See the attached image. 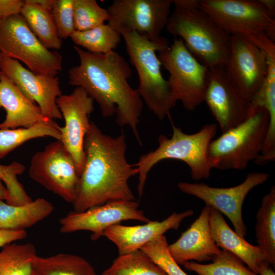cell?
<instances>
[{
    "mask_svg": "<svg viewBox=\"0 0 275 275\" xmlns=\"http://www.w3.org/2000/svg\"><path fill=\"white\" fill-rule=\"evenodd\" d=\"M60 128L54 120L50 119L31 127L0 129V159L33 139L50 136L60 141Z\"/></svg>",
    "mask_w": 275,
    "mask_h": 275,
    "instance_id": "27",
    "label": "cell"
},
{
    "mask_svg": "<svg viewBox=\"0 0 275 275\" xmlns=\"http://www.w3.org/2000/svg\"><path fill=\"white\" fill-rule=\"evenodd\" d=\"M0 53L36 74L56 76L62 70L61 54L45 47L20 14L0 21Z\"/></svg>",
    "mask_w": 275,
    "mask_h": 275,
    "instance_id": "8",
    "label": "cell"
},
{
    "mask_svg": "<svg viewBox=\"0 0 275 275\" xmlns=\"http://www.w3.org/2000/svg\"><path fill=\"white\" fill-rule=\"evenodd\" d=\"M224 66L232 84L252 104L267 74L268 62L265 53L249 40L233 35Z\"/></svg>",
    "mask_w": 275,
    "mask_h": 275,
    "instance_id": "13",
    "label": "cell"
},
{
    "mask_svg": "<svg viewBox=\"0 0 275 275\" xmlns=\"http://www.w3.org/2000/svg\"><path fill=\"white\" fill-rule=\"evenodd\" d=\"M73 0H54L51 13L58 35L66 39L75 31L74 24Z\"/></svg>",
    "mask_w": 275,
    "mask_h": 275,
    "instance_id": "34",
    "label": "cell"
},
{
    "mask_svg": "<svg viewBox=\"0 0 275 275\" xmlns=\"http://www.w3.org/2000/svg\"><path fill=\"white\" fill-rule=\"evenodd\" d=\"M135 201H113L81 212L72 211L60 220V231L68 233L86 230L92 232L91 239L97 240L111 226L124 221L148 223L151 220L139 209Z\"/></svg>",
    "mask_w": 275,
    "mask_h": 275,
    "instance_id": "15",
    "label": "cell"
},
{
    "mask_svg": "<svg viewBox=\"0 0 275 275\" xmlns=\"http://www.w3.org/2000/svg\"><path fill=\"white\" fill-rule=\"evenodd\" d=\"M54 206L44 198L13 205L0 201V229L25 230L48 216Z\"/></svg>",
    "mask_w": 275,
    "mask_h": 275,
    "instance_id": "22",
    "label": "cell"
},
{
    "mask_svg": "<svg viewBox=\"0 0 275 275\" xmlns=\"http://www.w3.org/2000/svg\"><path fill=\"white\" fill-rule=\"evenodd\" d=\"M2 57H3V54L1 53H0V75L2 73V70H1V61H2Z\"/></svg>",
    "mask_w": 275,
    "mask_h": 275,
    "instance_id": "41",
    "label": "cell"
},
{
    "mask_svg": "<svg viewBox=\"0 0 275 275\" xmlns=\"http://www.w3.org/2000/svg\"><path fill=\"white\" fill-rule=\"evenodd\" d=\"M269 177L267 173L253 172L248 174L241 183L230 187H214L203 183L187 182H179L178 187L182 192L201 199L206 205L226 215L235 232L244 238L246 227L242 216L244 201L252 189L265 183Z\"/></svg>",
    "mask_w": 275,
    "mask_h": 275,
    "instance_id": "11",
    "label": "cell"
},
{
    "mask_svg": "<svg viewBox=\"0 0 275 275\" xmlns=\"http://www.w3.org/2000/svg\"><path fill=\"white\" fill-rule=\"evenodd\" d=\"M199 7L223 30L246 39L265 34L274 42L275 20L259 1L199 0Z\"/></svg>",
    "mask_w": 275,
    "mask_h": 275,
    "instance_id": "9",
    "label": "cell"
},
{
    "mask_svg": "<svg viewBox=\"0 0 275 275\" xmlns=\"http://www.w3.org/2000/svg\"><path fill=\"white\" fill-rule=\"evenodd\" d=\"M27 236L25 230H10L0 229V248Z\"/></svg>",
    "mask_w": 275,
    "mask_h": 275,
    "instance_id": "36",
    "label": "cell"
},
{
    "mask_svg": "<svg viewBox=\"0 0 275 275\" xmlns=\"http://www.w3.org/2000/svg\"><path fill=\"white\" fill-rule=\"evenodd\" d=\"M212 261L207 264L188 261L183 265L186 270L198 275H258L246 267L238 257L224 250H221Z\"/></svg>",
    "mask_w": 275,
    "mask_h": 275,
    "instance_id": "30",
    "label": "cell"
},
{
    "mask_svg": "<svg viewBox=\"0 0 275 275\" xmlns=\"http://www.w3.org/2000/svg\"><path fill=\"white\" fill-rule=\"evenodd\" d=\"M36 275H97L86 259L78 255L60 253L48 257L37 256Z\"/></svg>",
    "mask_w": 275,
    "mask_h": 275,
    "instance_id": "25",
    "label": "cell"
},
{
    "mask_svg": "<svg viewBox=\"0 0 275 275\" xmlns=\"http://www.w3.org/2000/svg\"><path fill=\"white\" fill-rule=\"evenodd\" d=\"M269 115L263 107L238 125L210 143L208 156L212 169L243 170L260 154L265 141Z\"/></svg>",
    "mask_w": 275,
    "mask_h": 275,
    "instance_id": "6",
    "label": "cell"
},
{
    "mask_svg": "<svg viewBox=\"0 0 275 275\" xmlns=\"http://www.w3.org/2000/svg\"><path fill=\"white\" fill-rule=\"evenodd\" d=\"M166 30L181 39L191 54L208 69L225 66L231 36L199 7V0H174Z\"/></svg>",
    "mask_w": 275,
    "mask_h": 275,
    "instance_id": "3",
    "label": "cell"
},
{
    "mask_svg": "<svg viewBox=\"0 0 275 275\" xmlns=\"http://www.w3.org/2000/svg\"><path fill=\"white\" fill-rule=\"evenodd\" d=\"M210 210V207L206 205L190 227L175 242L169 244L170 253L178 264L193 260L200 262L212 260L221 253L212 236Z\"/></svg>",
    "mask_w": 275,
    "mask_h": 275,
    "instance_id": "18",
    "label": "cell"
},
{
    "mask_svg": "<svg viewBox=\"0 0 275 275\" xmlns=\"http://www.w3.org/2000/svg\"><path fill=\"white\" fill-rule=\"evenodd\" d=\"M193 214L192 210H188L180 213L174 212L161 222L151 220L136 226L118 224L107 228L103 236L117 246L119 255H124L140 249L169 230L178 229L183 220Z\"/></svg>",
    "mask_w": 275,
    "mask_h": 275,
    "instance_id": "19",
    "label": "cell"
},
{
    "mask_svg": "<svg viewBox=\"0 0 275 275\" xmlns=\"http://www.w3.org/2000/svg\"><path fill=\"white\" fill-rule=\"evenodd\" d=\"M29 175L65 201L73 203L79 176L74 161L63 144L56 140L32 157Z\"/></svg>",
    "mask_w": 275,
    "mask_h": 275,
    "instance_id": "10",
    "label": "cell"
},
{
    "mask_svg": "<svg viewBox=\"0 0 275 275\" xmlns=\"http://www.w3.org/2000/svg\"><path fill=\"white\" fill-rule=\"evenodd\" d=\"M158 52L161 66L169 73L167 81L174 100L180 101L187 111L195 109L204 101L209 69L179 38Z\"/></svg>",
    "mask_w": 275,
    "mask_h": 275,
    "instance_id": "7",
    "label": "cell"
},
{
    "mask_svg": "<svg viewBox=\"0 0 275 275\" xmlns=\"http://www.w3.org/2000/svg\"><path fill=\"white\" fill-rule=\"evenodd\" d=\"M204 102L222 133L244 122L256 109L232 84L224 66L209 69Z\"/></svg>",
    "mask_w": 275,
    "mask_h": 275,
    "instance_id": "14",
    "label": "cell"
},
{
    "mask_svg": "<svg viewBox=\"0 0 275 275\" xmlns=\"http://www.w3.org/2000/svg\"><path fill=\"white\" fill-rule=\"evenodd\" d=\"M209 223L212 236L217 246L238 257L252 271L258 274L261 265L267 263L257 245H252L238 235L229 227L223 214L211 207Z\"/></svg>",
    "mask_w": 275,
    "mask_h": 275,
    "instance_id": "21",
    "label": "cell"
},
{
    "mask_svg": "<svg viewBox=\"0 0 275 275\" xmlns=\"http://www.w3.org/2000/svg\"><path fill=\"white\" fill-rule=\"evenodd\" d=\"M256 237L258 246L267 262L275 265V187L262 199L256 215Z\"/></svg>",
    "mask_w": 275,
    "mask_h": 275,
    "instance_id": "23",
    "label": "cell"
},
{
    "mask_svg": "<svg viewBox=\"0 0 275 275\" xmlns=\"http://www.w3.org/2000/svg\"><path fill=\"white\" fill-rule=\"evenodd\" d=\"M173 5L172 0H114L107 9L108 24L157 41L162 38Z\"/></svg>",
    "mask_w": 275,
    "mask_h": 275,
    "instance_id": "12",
    "label": "cell"
},
{
    "mask_svg": "<svg viewBox=\"0 0 275 275\" xmlns=\"http://www.w3.org/2000/svg\"><path fill=\"white\" fill-rule=\"evenodd\" d=\"M171 138L161 134L158 138V146L154 150L142 155L135 164L139 175L138 190L143 195L148 173L160 161L173 159L184 162L189 167L193 179H208L212 169L208 148L217 132V125H204L198 132L187 134L172 124Z\"/></svg>",
    "mask_w": 275,
    "mask_h": 275,
    "instance_id": "5",
    "label": "cell"
},
{
    "mask_svg": "<svg viewBox=\"0 0 275 275\" xmlns=\"http://www.w3.org/2000/svg\"><path fill=\"white\" fill-rule=\"evenodd\" d=\"M32 1L42 8L51 11L54 0H32Z\"/></svg>",
    "mask_w": 275,
    "mask_h": 275,
    "instance_id": "39",
    "label": "cell"
},
{
    "mask_svg": "<svg viewBox=\"0 0 275 275\" xmlns=\"http://www.w3.org/2000/svg\"><path fill=\"white\" fill-rule=\"evenodd\" d=\"M36 249L31 243H11L0 251V275H36Z\"/></svg>",
    "mask_w": 275,
    "mask_h": 275,
    "instance_id": "26",
    "label": "cell"
},
{
    "mask_svg": "<svg viewBox=\"0 0 275 275\" xmlns=\"http://www.w3.org/2000/svg\"><path fill=\"white\" fill-rule=\"evenodd\" d=\"M258 274L259 275H275V273L267 263H263L260 267Z\"/></svg>",
    "mask_w": 275,
    "mask_h": 275,
    "instance_id": "38",
    "label": "cell"
},
{
    "mask_svg": "<svg viewBox=\"0 0 275 275\" xmlns=\"http://www.w3.org/2000/svg\"><path fill=\"white\" fill-rule=\"evenodd\" d=\"M166 236L158 237L142 247L146 254L167 275H188L179 266L170 253Z\"/></svg>",
    "mask_w": 275,
    "mask_h": 275,
    "instance_id": "33",
    "label": "cell"
},
{
    "mask_svg": "<svg viewBox=\"0 0 275 275\" xmlns=\"http://www.w3.org/2000/svg\"><path fill=\"white\" fill-rule=\"evenodd\" d=\"M124 40L126 48L139 79L136 89L142 101L159 119L169 116L176 102L170 91L167 80L161 71V64L156 54L169 45L162 37L152 41L133 31L121 26L116 29Z\"/></svg>",
    "mask_w": 275,
    "mask_h": 275,
    "instance_id": "4",
    "label": "cell"
},
{
    "mask_svg": "<svg viewBox=\"0 0 275 275\" xmlns=\"http://www.w3.org/2000/svg\"><path fill=\"white\" fill-rule=\"evenodd\" d=\"M269 15L274 18L275 15L274 0H259Z\"/></svg>",
    "mask_w": 275,
    "mask_h": 275,
    "instance_id": "37",
    "label": "cell"
},
{
    "mask_svg": "<svg viewBox=\"0 0 275 275\" xmlns=\"http://www.w3.org/2000/svg\"><path fill=\"white\" fill-rule=\"evenodd\" d=\"M79 64L68 71L69 84L80 87L98 104L102 115L116 114L120 126H129L139 144L138 130L143 101L128 79L132 72L128 63L118 53H93L74 46Z\"/></svg>",
    "mask_w": 275,
    "mask_h": 275,
    "instance_id": "1",
    "label": "cell"
},
{
    "mask_svg": "<svg viewBox=\"0 0 275 275\" xmlns=\"http://www.w3.org/2000/svg\"><path fill=\"white\" fill-rule=\"evenodd\" d=\"M75 30L84 31L108 21L107 9L102 8L95 0H73Z\"/></svg>",
    "mask_w": 275,
    "mask_h": 275,
    "instance_id": "31",
    "label": "cell"
},
{
    "mask_svg": "<svg viewBox=\"0 0 275 275\" xmlns=\"http://www.w3.org/2000/svg\"><path fill=\"white\" fill-rule=\"evenodd\" d=\"M20 14L31 30L47 49L59 50L62 40L59 37L51 11L32 0H25Z\"/></svg>",
    "mask_w": 275,
    "mask_h": 275,
    "instance_id": "24",
    "label": "cell"
},
{
    "mask_svg": "<svg viewBox=\"0 0 275 275\" xmlns=\"http://www.w3.org/2000/svg\"><path fill=\"white\" fill-rule=\"evenodd\" d=\"M1 70L29 99L37 103L46 118L53 120L63 118L57 103L62 94L57 76L35 73L19 61L3 54Z\"/></svg>",
    "mask_w": 275,
    "mask_h": 275,
    "instance_id": "17",
    "label": "cell"
},
{
    "mask_svg": "<svg viewBox=\"0 0 275 275\" xmlns=\"http://www.w3.org/2000/svg\"><path fill=\"white\" fill-rule=\"evenodd\" d=\"M6 111L0 129L28 128L50 120L3 73L0 75V108ZM51 120V119H50Z\"/></svg>",
    "mask_w": 275,
    "mask_h": 275,
    "instance_id": "20",
    "label": "cell"
},
{
    "mask_svg": "<svg viewBox=\"0 0 275 275\" xmlns=\"http://www.w3.org/2000/svg\"><path fill=\"white\" fill-rule=\"evenodd\" d=\"M57 103L65 120V126L60 128V141L72 156L79 176L85 162L84 143L90 126L89 116L94 111V100L84 89L76 87L70 94L59 97Z\"/></svg>",
    "mask_w": 275,
    "mask_h": 275,
    "instance_id": "16",
    "label": "cell"
},
{
    "mask_svg": "<svg viewBox=\"0 0 275 275\" xmlns=\"http://www.w3.org/2000/svg\"><path fill=\"white\" fill-rule=\"evenodd\" d=\"M126 148L123 131L114 138L91 121L84 140L85 158L72 203L74 211L113 201H135L128 182L138 170L127 161Z\"/></svg>",
    "mask_w": 275,
    "mask_h": 275,
    "instance_id": "2",
    "label": "cell"
},
{
    "mask_svg": "<svg viewBox=\"0 0 275 275\" xmlns=\"http://www.w3.org/2000/svg\"><path fill=\"white\" fill-rule=\"evenodd\" d=\"M25 170L24 166L17 161L8 165L0 164V179L7 188L8 198L6 202L9 204L20 205L33 201L17 179V176Z\"/></svg>",
    "mask_w": 275,
    "mask_h": 275,
    "instance_id": "32",
    "label": "cell"
},
{
    "mask_svg": "<svg viewBox=\"0 0 275 275\" xmlns=\"http://www.w3.org/2000/svg\"><path fill=\"white\" fill-rule=\"evenodd\" d=\"M121 34L108 24H102L84 31H75L70 38L77 46L93 53L114 51L121 40Z\"/></svg>",
    "mask_w": 275,
    "mask_h": 275,
    "instance_id": "28",
    "label": "cell"
},
{
    "mask_svg": "<svg viewBox=\"0 0 275 275\" xmlns=\"http://www.w3.org/2000/svg\"><path fill=\"white\" fill-rule=\"evenodd\" d=\"M102 275H167L146 254L141 250L120 255Z\"/></svg>",
    "mask_w": 275,
    "mask_h": 275,
    "instance_id": "29",
    "label": "cell"
},
{
    "mask_svg": "<svg viewBox=\"0 0 275 275\" xmlns=\"http://www.w3.org/2000/svg\"><path fill=\"white\" fill-rule=\"evenodd\" d=\"M0 179V201L7 200L8 198V191L5 184Z\"/></svg>",
    "mask_w": 275,
    "mask_h": 275,
    "instance_id": "40",
    "label": "cell"
},
{
    "mask_svg": "<svg viewBox=\"0 0 275 275\" xmlns=\"http://www.w3.org/2000/svg\"><path fill=\"white\" fill-rule=\"evenodd\" d=\"M24 1L0 0V21L20 14Z\"/></svg>",
    "mask_w": 275,
    "mask_h": 275,
    "instance_id": "35",
    "label": "cell"
}]
</instances>
